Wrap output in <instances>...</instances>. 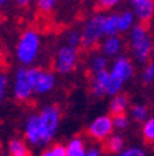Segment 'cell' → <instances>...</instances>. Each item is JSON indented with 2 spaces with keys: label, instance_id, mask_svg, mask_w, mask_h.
<instances>
[{
  "label": "cell",
  "instance_id": "cell-19",
  "mask_svg": "<svg viewBox=\"0 0 154 156\" xmlns=\"http://www.w3.org/2000/svg\"><path fill=\"white\" fill-rule=\"evenodd\" d=\"M107 66H108V58L103 55H93V57L89 60V70L92 74L94 73L103 71V70H107Z\"/></svg>",
  "mask_w": 154,
  "mask_h": 156
},
{
  "label": "cell",
  "instance_id": "cell-33",
  "mask_svg": "<svg viewBox=\"0 0 154 156\" xmlns=\"http://www.w3.org/2000/svg\"><path fill=\"white\" fill-rule=\"evenodd\" d=\"M10 0H0V7H3V6H6L7 3H9Z\"/></svg>",
  "mask_w": 154,
  "mask_h": 156
},
{
  "label": "cell",
  "instance_id": "cell-18",
  "mask_svg": "<svg viewBox=\"0 0 154 156\" xmlns=\"http://www.w3.org/2000/svg\"><path fill=\"white\" fill-rule=\"evenodd\" d=\"M104 35L106 36H112L118 35V14L111 13L106 16L104 20Z\"/></svg>",
  "mask_w": 154,
  "mask_h": 156
},
{
  "label": "cell",
  "instance_id": "cell-11",
  "mask_svg": "<svg viewBox=\"0 0 154 156\" xmlns=\"http://www.w3.org/2000/svg\"><path fill=\"white\" fill-rule=\"evenodd\" d=\"M132 13L135 16V18L138 20L139 23L146 24L149 23L153 18L154 14V0H145V2H140V3L132 6Z\"/></svg>",
  "mask_w": 154,
  "mask_h": 156
},
{
  "label": "cell",
  "instance_id": "cell-5",
  "mask_svg": "<svg viewBox=\"0 0 154 156\" xmlns=\"http://www.w3.org/2000/svg\"><path fill=\"white\" fill-rule=\"evenodd\" d=\"M104 20L106 14L96 13L92 16L80 31V46L85 49H94L104 38Z\"/></svg>",
  "mask_w": 154,
  "mask_h": 156
},
{
  "label": "cell",
  "instance_id": "cell-3",
  "mask_svg": "<svg viewBox=\"0 0 154 156\" xmlns=\"http://www.w3.org/2000/svg\"><path fill=\"white\" fill-rule=\"evenodd\" d=\"M42 39L36 29H25L18 38L15 46V57L22 67H29L36 62L40 53Z\"/></svg>",
  "mask_w": 154,
  "mask_h": 156
},
{
  "label": "cell",
  "instance_id": "cell-13",
  "mask_svg": "<svg viewBox=\"0 0 154 156\" xmlns=\"http://www.w3.org/2000/svg\"><path fill=\"white\" fill-rule=\"evenodd\" d=\"M128 106H129V96L126 94H121L119 92V94L114 95L111 102H110V113L112 116L125 113Z\"/></svg>",
  "mask_w": 154,
  "mask_h": 156
},
{
  "label": "cell",
  "instance_id": "cell-34",
  "mask_svg": "<svg viewBox=\"0 0 154 156\" xmlns=\"http://www.w3.org/2000/svg\"><path fill=\"white\" fill-rule=\"evenodd\" d=\"M0 156H9V155H2V153H0Z\"/></svg>",
  "mask_w": 154,
  "mask_h": 156
},
{
  "label": "cell",
  "instance_id": "cell-29",
  "mask_svg": "<svg viewBox=\"0 0 154 156\" xmlns=\"http://www.w3.org/2000/svg\"><path fill=\"white\" fill-rule=\"evenodd\" d=\"M7 87H9V78L6 74L0 73V103L4 101V96H6L7 92Z\"/></svg>",
  "mask_w": 154,
  "mask_h": 156
},
{
  "label": "cell",
  "instance_id": "cell-28",
  "mask_svg": "<svg viewBox=\"0 0 154 156\" xmlns=\"http://www.w3.org/2000/svg\"><path fill=\"white\" fill-rule=\"evenodd\" d=\"M118 156H146V152L142 148H126L122 149Z\"/></svg>",
  "mask_w": 154,
  "mask_h": 156
},
{
  "label": "cell",
  "instance_id": "cell-21",
  "mask_svg": "<svg viewBox=\"0 0 154 156\" xmlns=\"http://www.w3.org/2000/svg\"><path fill=\"white\" fill-rule=\"evenodd\" d=\"M142 134H143V140L146 142H153L154 141V119H147L143 124V128H142Z\"/></svg>",
  "mask_w": 154,
  "mask_h": 156
},
{
  "label": "cell",
  "instance_id": "cell-6",
  "mask_svg": "<svg viewBox=\"0 0 154 156\" xmlns=\"http://www.w3.org/2000/svg\"><path fill=\"white\" fill-rule=\"evenodd\" d=\"M78 49L71 48V46L63 45L58 48L57 53H56V60H54V67L56 71L60 74H70L77 68L78 66Z\"/></svg>",
  "mask_w": 154,
  "mask_h": 156
},
{
  "label": "cell",
  "instance_id": "cell-8",
  "mask_svg": "<svg viewBox=\"0 0 154 156\" xmlns=\"http://www.w3.org/2000/svg\"><path fill=\"white\" fill-rule=\"evenodd\" d=\"M29 73H31V80H32L33 94L45 95L54 88L56 75L53 71L38 67H29Z\"/></svg>",
  "mask_w": 154,
  "mask_h": 156
},
{
  "label": "cell",
  "instance_id": "cell-7",
  "mask_svg": "<svg viewBox=\"0 0 154 156\" xmlns=\"http://www.w3.org/2000/svg\"><path fill=\"white\" fill-rule=\"evenodd\" d=\"M13 94L14 98L18 102H26L32 98L33 88H32V80H31L29 67H19L17 70L15 78H14Z\"/></svg>",
  "mask_w": 154,
  "mask_h": 156
},
{
  "label": "cell",
  "instance_id": "cell-27",
  "mask_svg": "<svg viewBox=\"0 0 154 156\" xmlns=\"http://www.w3.org/2000/svg\"><path fill=\"white\" fill-rule=\"evenodd\" d=\"M122 0H96V4L100 10H111L118 6Z\"/></svg>",
  "mask_w": 154,
  "mask_h": 156
},
{
  "label": "cell",
  "instance_id": "cell-15",
  "mask_svg": "<svg viewBox=\"0 0 154 156\" xmlns=\"http://www.w3.org/2000/svg\"><path fill=\"white\" fill-rule=\"evenodd\" d=\"M135 16L131 10H125L121 14H118V34L129 32L131 28L135 25Z\"/></svg>",
  "mask_w": 154,
  "mask_h": 156
},
{
  "label": "cell",
  "instance_id": "cell-16",
  "mask_svg": "<svg viewBox=\"0 0 154 156\" xmlns=\"http://www.w3.org/2000/svg\"><path fill=\"white\" fill-rule=\"evenodd\" d=\"M9 156H31V152L22 140H11L9 144Z\"/></svg>",
  "mask_w": 154,
  "mask_h": 156
},
{
  "label": "cell",
  "instance_id": "cell-32",
  "mask_svg": "<svg viewBox=\"0 0 154 156\" xmlns=\"http://www.w3.org/2000/svg\"><path fill=\"white\" fill-rule=\"evenodd\" d=\"M140 2H145V0H129V3H131V6H135V4L140 3Z\"/></svg>",
  "mask_w": 154,
  "mask_h": 156
},
{
  "label": "cell",
  "instance_id": "cell-2",
  "mask_svg": "<svg viewBox=\"0 0 154 156\" xmlns=\"http://www.w3.org/2000/svg\"><path fill=\"white\" fill-rule=\"evenodd\" d=\"M129 48L132 56L140 64H147L153 52V41L146 24L138 23L129 31Z\"/></svg>",
  "mask_w": 154,
  "mask_h": 156
},
{
  "label": "cell",
  "instance_id": "cell-22",
  "mask_svg": "<svg viewBox=\"0 0 154 156\" xmlns=\"http://www.w3.org/2000/svg\"><path fill=\"white\" fill-rule=\"evenodd\" d=\"M65 45L71 46V48L78 49L80 46V31L78 29H71L67 32L65 36Z\"/></svg>",
  "mask_w": 154,
  "mask_h": 156
},
{
  "label": "cell",
  "instance_id": "cell-31",
  "mask_svg": "<svg viewBox=\"0 0 154 156\" xmlns=\"http://www.w3.org/2000/svg\"><path fill=\"white\" fill-rule=\"evenodd\" d=\"M85 156H101L100 155V151L96 149V148H92V149L86 151V155Z\"/></svg>",
  "mask_w": 154,
  "mask_h": 156
},
{
  "label": "cell",
  "instance_id": "cell-25",
  "mask_svg": "<svg viewBox=\"0 0 154 156\" xmlns=\"http://www.w3.org/2000/svg\"><path fill=\"white\" fill-rule=\"evenodd\" d=\"M154 80V64L153 63H149V64L145 66L143 68V73H142V81L145 85L151 84Z\"/></svg>",
  "mask_w": 154,
  "mask_h": 156
},
{
  "label": "cell",
  "instance_id": "cell-10",
  "mask_svg": "<svg viewBox=\"0 0 154 156\" xmlns=\"http://www.w3.org/2000/svg\"><path fill=\"white\" fill-rule=\"evenodd\" d=\"M100 49H101V55L108 57H117L119 56V53L122 52L124 48V42H122L121 36L118 35H112V36H106L100 42Z\"/></svg>",
  "mask_w": 154,
  "mask_h": 156
},
{
  "label": "cell",
  "instance_id": "cell-12",
  "mask_svg": "<svg viewBox=\"0 0 154 156\" xmlns=\"http://www.w3.org/2000/svg\"><path fill=\"white\" fill-rule=\"evenodd\" d=\"M108 71L103 70V71L94 73L92 74V80H90V92L96 98H103L106 95L107 84H108Z\"/></svg>",
  "mask_w": 154,
  "mask_h": 156
},
{
  "label": "cell",
  "instance_id": "cell-14",
  "mask_svg": "<svg viewBox=\"0 0 154 156\" xmlns=\"http://www.w3.org/2000/svg\"><path fill=\"white\" fill-rule=\"evenodd\" d=\"M86 155V148L82 138H72L65 146V156H85Z\"/></svg>",
  "mask_w": 154,
  "mask_h": 156
},
{
  "label": "cell",
  "instance_id": "cell-4",
  "mask_svg": "<svg viewBox=\"0 0 154 156\" xmlns=\"http://www.w3.org/2000/svg\"><path fill=\"white\" fill-rule=\"evenodd\" d=\"M108 74L110 77L106 95L114 96V95L121 92L124 84L132 78V75H133V63L131 62V58L128 56H117Z\"/></svg>",
  "mask_w": 154,
  "mask_h": 156
},
{
  "label": "cell",
  "instance_id": "cell-24",
  "mask_svg": "<svg viewBox=\"0 0 154 156\" xmlns=\"http://www.w3.org/2000/svg\"><path fill=\"white\" fill-rule=\"evenodd\" d=\"M36 2V7L40 13H51L54 10L56 4H57V0H35Z\"/></svg>",
  "mask_w": 154,
  "mask_h": 156
},
{
  "label": "cell",
  "instance_id": "cell-30",
  "mask_svg": "<svg viewBox=\"0 0 154 156\" xmlns=\"http://www.w3.org/2000/svg\"><path fill=\"white\" fill-rule=\"evenodd\" d=\"M31 3H32V0H15V4L18 7H21V9H25V7H28Z\"/></svg>",
  "mask_w": 154,
  "mask_h": 156
},
{
  "label": "cell",
  "instance_id": "cell-9",
  "mask_svg": "<svg viewBox=\"0 0 154 156\" xmlns=\"http://www.w3.org/2000/svg\"><path fill=\"white\" fill-rule=\"evenodd\" d=\"M112 121H111V116H99L96 117L92 123L87 127V134L89 136H92L93 140L99 141V142H103L106 141L110 135L112 134Z\"/></svg>",
  "mask_w": 154,
  "mask_h": 156
},
{
  "label": "cell",
  "instance_id": "cell-17",
  "mask_svg": "<svg viewBox=\"0 0 154 156\" xmlns=\"http://www.w3.org/2000/svg\"><path fill=\"white\" fill-rule=\"evenodd\" d=\"M125 146V141L121 135H110L106 140V151L108 153H119Z\"/></svg>",
  "mask_w": 154,
  "mask_h": 156
},
{
  "label": "cell",
  "instance_id": "cell-1",
  "mask_svg": "<svg viewBox=\"0 0 154 156\" xmlns=\"http://www.w3.org/2000/svg\"><path fill=\"white\" fill-rule=\"evenodd\" d=\"M60 123V109L56 105L43 107L39 114H31L25 121V140L32 145L49 144L56 135Z\"/></svg>",
  "mask_w": 154,
  "mask_h": 156
},
{
  "label": "cell",
  "instance_id": "cell-26",
  "mask_svg": "<svg viewBox=\"0 0 154 156\" xmlns=\"http://www.w3.org/2000/svg\"><path fill=\"white\" fill-rule=\"evenodd\" d=\"M40 156H65V146L63 144H54V145L46 149Z\"/></svg>",
  "mask_w": 154,
  "mask_h": 156
},
{
  "label": "cell",
  "instance_id": "cell-20",
  "mask_svg": "<svg viewBox=\"0 0 154 156\" xmlns=\"http://www.w3.org/2000/svg\"><path fill=\"white\" fill-rule=\"evenodd\" d=\"M131 117L135 121L145 123L149 117V107L145 105H135L131 107Z\"/></svg>",
  "mask_w": 154,
  "mask_h": 156
},
{
  "label": "cell",
  "instance_id": "cell-23",
  "mask_svg": "<svg viewBox=\"0 0 154 156\" xmlns=\"http://www.w3.org/2000/svg\"><path fill=\"white\" fill-rule=\"evenodd\" d=\"M111 121H112V127L117 128V130H125L126 127L129 126V119H128V116H126L125 113L112 116Z\"/></svg>",
  "mask_w": 154,
  "mask_h": 156
}]
</instances>
